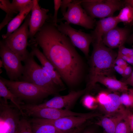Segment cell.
<instances>
[{
	"label": "cell",
	"mask_w": 133,
	"mask_h": 133,
	"mask_svg": "<svg viewBox=\"0 0 133 133\" xmlns=\"http://www.w3.org/2000/svg\"><path fill=\"white\" fill-rule=\"evenodd\" d=\"M0 8L6 13L5 18L0 24V30L14 18V15L18 13L12 8L11 3L8 0H0Z\"/></svg>",
	"instance_id": "obj_22"
},
{
	"label": "cell",
	"mask_w": 133,
	"mask_h": 133,
	"mask_svg": "<svg viewBox=\"0 0 133 133\" xmlns=\"http://www.w3.org/2000/svg\"><path fill=\"white\" fill-rule=\"evenodd\" d=\"M0 56L9 80L19 81L23 69L22 60L8 46L3 40L0 42Z\"/></svg>",
	"instance_id": "obj_7"
},
{
	"label": "cell",
	"mask_w": 133,
	"mask_h": 133,
	"mask_svg": "<svg viewBox=\"0 0 133 133\" xmlns=\"http://www.w3.org/2000/svg\"><path fill=\"white\" fill-rule=\"evenodd\" d=\"M102 133H105V132H104H104H103Z\"/></svg>",
	"instance_id": "obj_44"
},
{
	"label": "cell",
	"mask_w": 133,
	"mask_h": 133,
	"mask_svg": "<svg viewBox=\"0 0 133 133\" xmlns=\"http://www.w3.org/2000/svg\"><path fill=\"white\" fill-rule=\"evenodd\" d=\"M133 70L132 66L128 65L124 69L123 77L126 79H127L131 75Z\"/></svg>",
	"instance_id": "obj_35"
},
{
	"label": "cell",
	"mask_w": 133,
	"mask_h": 133,
	"mask_svg": "<svg viewBox=\"0 0 133 133\" xmlns=\"http://www.w3.org/2000/svg\"><path fill=\"white\" fill-rule=\"evenodd\" d=\"M80 130V129L78 127L69 131L62 132L60 133H78Z\"/></svg>",
	"instance_id": "obj_39"
},
{
	"label": "cell",
	"mask_w": 133,
	"mask_h": 133,
	"mask_svg": "<svg viewBox=\"0 0 133 133\" xmlns=\"http://www.w3.org/2000/svg\"><path fill=\"white\" fill-rule=\"evenodd\" d=\"M120 97L122 105L127 107H133V97L130 94L123 93Z\"/></svg>",
	"instance_id": "obj_29"
},
{
	"label": "cell",
	"mask_w": 133,
	"mask_h": 133,
	"mask_svg": "<svg viewBox=\"0 0 133 133\" xmlns=\"http://www.w3.org/2000/svg\"><path fill=\"white\" fill-rule=\"evenodd\" d=\"M114 65H117L124 69L128 65L126 61L117 55L115 61Z\"/></svg>",
	"instance_id": "obj_34"
},
{
	"label": "cell",
	"mask_w": 133,
	"mask_h": 133,
	"mask_svg": "<svg viewBox=\"0 0 133 133\" xmlns=\"http://www.w3.org/2000/svg\"><path fill=\"white\" fill-rule=\"evenodd\" d=\"M81 133H95V132L93 130L89 129L84 130Z\"/></svg>",
	"instance_id": "obj_41"
},
{
	"label": "cell",
	"mask_w": 133,
	"mask_h": 133,
	"mask_svg": "<svg viewBox=\"0 0 133 133\" xmlns=\"http://www.w3.org/2000/svg\"><path fill=\"white\" fill-rule=\"evenodd\" d=\"M105 116L114 115L125 108L122 104L120 96L116 93H108L106 100L100 107Z\"/></svg>",
	"instance_id": "obj_18"
},
{
	"label": "cell",
	"mask_w": 133,
	"mask_h": 133,
	"mask_svg": "<svg viewBox=\"0 0 133 133\" xmlns=\"http://www.w3.org/2000/svg\"><path fill=\"white\" fill-rule=\"evenodd\" d=\"M31 123L33 133H60L62 132L50 124L37 122Z\"/></svg>",
	"instance_id": "obj_24"
},
{
	"label": "cell",
	"mask_w": 133,
	"mask_h": 133,
	"mask_svg": "<svg viewBox=\"0 0 133 133\" xmlns=\"http://www.w3.org/2000/svg\"><path fill=\"white\" fill-rule=\"evenodd\" d=\"M17 133H33L29 120L23 117L21 118Z\"/></svg>",
	"instance_id": "obj_25"
},
{
	"label": "cell",
	"mask_w": 133,
	"mask_h": 133,
	"mask_svg": "<svg viewBox=\"0 0 133 133\" xmlns=\"http://www.w3.org/2000/svg\"><path fill=\"white\" fill-rule=\"evenodd\" d=\"M33 2L24 9L19 12L8 23L6 33L2 34V37L4 39L18 28L23 21L25 19L31 11L33 6Z\"/></svg>",
	"instance_id": "obj_20"
},
{
	"label": "cell",
	"mask_w": 133,
	"mask_h": 133,
	"mask_svg": "<svg viewBox=\"0 0 133 133\" xmlns=\"http://www.w3.org/2000/svg\"><path fill=\"white\" fill-rule=\"evenodd\" d=\"M81 4L87 14L93 19L103 18L113 16L124 5V1L118 0H81Z\"/></svg>",
	"instance_id": "obj_5"
},
{
	"label": "cell",
	"mask_w": 133,
	"mask_h": 133,
	"mask_svg": "<svg viewBox=\"0 0 133 133\" xmlns=\"http://www.w3.org/2000/svg\"><path fill=\"white\" fill-rule=\"evenodd\" d=\"M0 133H17L18 126L22 115L14 105L0 98Z\"/></svg>",
	"instance_id": "obj_9"
},
{
	"label": "cell",
	"mask_w": 133,
	"mask_h": 133,
	"mask_svg": "<svg viewBox=\"0 0 133 133\" xmlns=\"http://www.w3.org/2000/svg\"><path fill=\"white\" fill-rule=\"evenodd\" d=\"M129 111L125 108L114 115L101 116L96 124L102 127L106 133H115L117 125L127 116Z\"/></svg>",
	"instance_id": "obj_17"
},
{
	"label": "cell",
	"mask_w": 133,
	"mask_h": 133,
	"mask_svg": "<svg viewBox=\"0 0 133 133\" xmlns=\"http://www.w3.org/2000/svg\"><path fill=\"white\" fill-rule=\"evenodd\" d=\"M108 93L104 92L100 93L96 98L97 101L100 106H102L105 102L107 98Z\"/></svg>",
	"instance_id": "obj_32"
},
{
	"label": "cell",
	"mask_w": 133,
	"mask_h": 133,
	"mask_svg": "<svg viewBox=\"0 0 133 133\" xmlns=\"http://www.w3.org/2000/svg\"><path fill=\"white\" fill-rule=\"evenodd\" d=\"M121 81L125 83L127 85L129 84L133 87V70L131 75L129 77Z\"/></svg>",
	"instance_id": "obj_37"
},
{
	"label": "cell",
	"mask_w": 133,
	"mask_h": 133,
	"mask_svg": "<svg viewBox=\"0 0 133 133\" xmlns=\"http://www.w3.org/2000/svg\"><path fill=\"white\" fill-rule=\"evenodd\" d=\"M86 92V88L82 90L72 91L66 95L54 97L44 103L38 105L41 107L58 109L65 108L69 110L78 98Z\"/></svg>",
	"instance_id": "obj_13"
},
{
	"label": "cell",
	"mask_w": 133,
	"mask_h": 133,
	"mask_svg": "<svg viewBox=\"0 0 133 133\" xmlns=\"http://www.w3.org/2000/svg\"><path fill=\"white\" fill-rule=\"evenodd\" d=\"M129 93L133 97V89H132L130 90Z\"/></svg>",
	"instance_id": "obj_42"
},
{
	"label": "cell",
	"mask_w": 133,
	"mask_h": 133,
	"mask_svg": "<svg viewBox=\"0 0 133 133\" xmlns=\"http://www.w3.org/2000/svg\"><path fill=\"white\" fill-rule=\"evenodd\" d=\"M119 23L116 17L113 16L96 21L95 29L91 33L93 38V42L102 40L103 36L117 26Z\"/></svg>",
	"instance_id": "obj_16"
},
{
	"label": "cell",
	"mask_w": 133,
	"mask_h": 133,
	"mask_svg": "<svg viewBox=\"0 0 133 133\" xmlns=\"http://www.w3.org/2000/svg\"><path fill=\"white\" fill-rule=\"evenodd\" d=\"M124 4L129 5L133 8V0H125L124 1Z\"/></svg>",
	"instance_id": "obj_40"
},
{
	"label": "cell",
	"mask_w": 133,
	"mask_h": 133,
	"mask_svg": "<svg viewBox=\"0 0 133 133\" xmlns=\"http://www.w3.org/2000/svg\"><path fill=\"white\" fill-rule=\"evenodd\" d=\"M1 78L8 89L20 100L35 101L52 94L33 83L20 81H13Z\"/></svg>",
	"instance_id": "obj_4"
},
{
	"label": "cell",
	"mask_w": 133,
	"mask_h": 133,
	"mask_svg": "<svg viewBox=\"0 0 133 133\" xmlns=\"http://www.w3.org/2000/svg\"><path fill=\"white\" fill-rule=\"evenodd\" d=\"M116 17L119 23L122 22L125 25L133 26V8L129 5L124 3Z\"/></svg>",
	"instance_id": "obj_23"
},
{
	"label": "cell",
	"mask_w": 133,
	"mask_h": 133,
	"mask_svg": "<svg viewBox=\"0 0 133 133\" xmlns=\"http://www.w3.org/2000/svg\"><path fill=\"white\" fill-rule=\"evenodd\" d=\"M31 52L39 60L43 69L49 74L56 84L60 87H63L64 85L62 79L54 66L40 50L36 45L31 44Z\"/></svg>",
	"instance_id": "obj_15"
},
{
	"label": "cell",
	"mask_w": 133,
	"mask_h": 133,
	"mask_svg": "<svg viewBox=\"0 0 133 133\" xmlns=\"http://www.w3.org/2000/svg\"><path fill=\"white\" fill-rule=\"evenodd\" d=\"M31 52L23 61V69L19 81L30 83L56 94L61 89L47 73L36 62Z\"/></svg>",
	"instance_id": "obj_3"
},
{
	"label": "cell",
	"mask_w": 133,
	"mask_h": 133,
	"mask_svg": "<svg viewBox=\"0 0 133 133\" xmlns=\"http://www.w3.org/2000/svg\"><path fill=\"white\" fill-rule=\"evenodd\" d=\"M82 102L84 106L89 109H95L98 106L96 98L89 95H85L82 100Z\"/></svg>",
	"instance_id": "obj_27"
},
{
	"label": "cell",
	"mask_w": 133,
	"mask_h": 133,
	"mask_svg": "<svg viewBox=\"0 0 133 133\" xmlns=\"http://www.w3.org/2000/svg\"><path fill=\"white\" fill-rule=\"evenodd\" d=\"M72 1V0H62L60 8L62 15L66 12L68 5Z\"/></svg>",
	"instance_id": "obj_33"
},
{
	"label": "cell",
	"mask_w": 133,
	"mask_h": 133,
	"mask_svg": "<svg viewBox=\"0 0 133 133\" xmlns=\"http://www.w3.org/2000/svg\"><path fill=\"white\" fill-rule=\"evenodd\" d=\"M93 49L90 59L88 79L86 87L89 92L95 86L100 76H112L117 53L106 46L102 40L92 43Z\"/></svg>",
	"instance_id": "obj_2"
},
{
	"label": "cell",
	"mask_w": 133,
	"mask_h": 133,
	"mask_svg": "<svg viewBox=\"0 0 133 133\" xmlns=\"http://www.w3.org/2000/svg\"><path fill=\"white\" fill-rule=\"evenodd\" d=\"M103 84L112 91L123 93L127 92L128 90L127 85L124 82L117 80L112 76H100L96 79V83Z\"/></svg>",
	"instance_id": "obj_19"
},
{
	"label": "cell",
	"mask_w": 133,
	"mask_h": 133,
	"mask_svg": "<svg viewBox=\"0 0 133 133\" xmlns=\"http://www.w3.org/2000/svg\"><path fill=\"white\" fill-rule=\"evenodd\" d=\"M0 68L2 67H3V63H2V61H1V60H0Z\"/></svg>",
	"instance_id": "obj_43"
},
{
	"label": "cell",
	"mask_w": 133,
	"mask_h": 133,
	"mask_svg": "<svg viewBox=\"0 0 133 133\" xmlns=\"http://www.w3.org/2000/svg\"><path fill=\"white\" fill-rule=\"evenodd\" d=\"M30 17L29 14L21 27L3 40L8 46L20 58L22 62L30 53L27 50V47L28 45V39L29 35L28 27Z\"/></svg>",
	"instance_id": "obj_6"
},
{
	"label": "cell",
	"mask_w": 133,
	"mask_h": 133,
	"mask_svg": "<svg viewBox=\"0 0 133 133\" xmlns=\"http://www.w3.org/2000/svg\"><path fill=\"white\" fill-rule=\"evenodd\" d=\"M81 3V0H72L66 13L62 18L58 19L57 22L65 20L69 24L79 25L87 29H93L96 21L87 14Z\"/></svg>",
	"instance_id": "obj_8"
},
{
	"label": "cell",
	"mask_w": 133,
	"mask_h": 133,
	"mask_svg": "<svg viewBox=\"0 0 133 133\" xmlns=\"http://www.w3.org/2000/svg\"><path fill=\"white\" fill-rule=\"evenodd\" d=\"M114 70L122 76H123L124 70V69L115 65H114Z\"/></svg>",
	"instance_id": "obj_38"
},
{
	"label": "cell",
	"mask_w": 133,
	"mask_h": 133,
	"mask_svg": "<svg viewBox=\"0 0 133 133\" xmlns=\"http://www.w3.org/2000/svg\"><path fill=\"white\" fill-rule=\"evenodd\" d=\"M33 43L38 45L43 53L68 85L77 83L83 70L82 59L68 37L49 20L34 37Z\"/></svg>",
	"instance_id": "obj_1"
},
{
	"label": "cell",
	"mask_w": 133,
	"mask_h": 133,
	"mask_svg": "<svg viewBox=\"0 0 133 133\" xmlns=\"http://www.w3.org/2000/svg\"><path fill=\"white\" fill-rule=\"evenodd\" d=\"M129 33L128 28L116 26L103 36L102 41L105 45L110 48H119L123 45L128 38Z\"/></svg>",
	"instance_id": "obj_14"
},
{
	"label": "cell",
	"mask_w": 133,
	"mask_h": 133,
	"mask_svg": "<svg viewBox=\"0 0 133 133\" xmlns=\"http://www.w3.org/2000/svg\"><path fill=\"white\" fill-rule=\"evenodd\" d=\"M126 118L132 132H133V114L130 112L127 116Z\"/></svg>",
	"instance_id": "obj_36"
},
{
	"label": "cell",
	"mask_w": 133,
	"mask_h": 133,
	"mask_svg": "<svg viewBox=\"0 0 133 133\" xmlns=\"http://www.w3.org/2000/svg\"><path fill=\"white\" fill-rule=\"evenodd\" d=\"M33 0H13L11 2L12 7L16 12L19 13L31 3Z\"/></svg>",
	"instance_id": "obj_26"
},
{
	"label": "cell",
	"mask_w": 133,
	"mask_h": 133,
	"mask_svg": "<svg viewBox=\"0 0 133 133\" xmlns=\"http://www.w3.org/2000/svg\"><path fill=\"white\" fill-rule=\"evenodd\" d=\"M62 0H54V12L53 16L51 18L52 22L56 26L57 25V15L58 10L60 8Z\"/></svg>",
	"instance_id": "obj_30"
},
{
	"label": "cell",
	"mask_w": 133,
	"mask_h": 133,
	"mask_svg": "<svg viewBox=\"0 0 133 133\" xmlns=\"http://www.w3.org/2000/svg\"><path fill=\"white\" fill-rule=\"evenodd\" d=\"M57 27L61 33L68 36L74 46L81 51L86 57L89 55V46L93 41L91 33L76 29L66 22L60 21Z\"/></svg>",
	"instance_id": "obj_10"
},
{
	"label": "cell",
	"mask_w": 133,
	"mask_h": 133,
	"mask_svg": "<svg viewBox=\"0 0 133 133\" xmlns=\"http://www.w3.org/2000/svg\"><path fill=\"white\" fill-rule=\"evenodd\" d=\"M117 54L128 57L130 56L133 55V49L128 48L122 45L118 48Z\"/></svg>",
	"instance_id": "obj_31"
},
{
	"label": "cell",
	"mask_w": 133,
	"mask_h": 133,
	"mask_svg": "<svg viewBox=\"0 0 133 133\" xmlns=\"http://www.w3.org/2000/svg\"><path fill=\"white\" fill-rule=\"evenodd\" d=\"M37 0H33V6L31 9V15L29 23V35L30 42L34 40V37L45 22L52 17L48 14L49 10L41 8Z\"/></svg>",
	"instance_id": "obj_12"
},
{
	"label": "cell",
	"mask_w": 133,
	"mask_h": 133,
	"mask_svg": "<svg viewBox=\"0 0 133 133\" xmlns=\"http://www.w3.org/2000/svg\"><path fill=\"white\" fill-rule=\"evenodd\" d=\"M132 132L126 117L118 123L115 133H132Z\"/></svg>",
	"instance_id": "obj_28"
},
{
	"label": "cell",
	"mask_w": 133,
	"mask_h": 133,
	"mask_svg": "<svg viewBox=\"0 0 133 133\" xmlns=\"http://www.w3.org/2000/svg\"><path fill=\"white\" fill-rule=\"evenodd\" d=\"M91 118L88 117L70 116L55 119L34 118L29 121L31 122L50 124L53 125L58 130L62 132H66L79 127L87 120Z\"/></svg>",
	"instance_id": "obj_11"
},
{
	"label": "cell",
	"mask_w": 133,
	"mask_h": 133,
	"mask_svg": "<svg viewBox=\"0 0 133 133\" xmlns=\"http://www.w3.org/2000/svg\"><path fill=\"white\" fill-rule=\"evenodd\" d=\"M0 98H3L6 101H8V100H10L19 110L22 115L23 116H24L20 107L21 105L24 103L8 89L1 78H0Z\"/></svg>",
	"instance_id": "obj_21"
}]
</instances>
